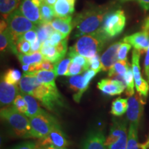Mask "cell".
Returning <instances> with one entry per match:
<instances>
[{
  "mask_svg": "<svg viewBox=\"0 0 149 149\" xmlns=\"http://www.w3.org/2000/svg\"><path fill=\"white\" fill-rule=\"evenodd\" d=\"M66 37H67L64 36V35L61 34V33H59L57 31H55L53 33H52L48 40H49L50 44H51V46H55L58 44H59L61 41L64 40V39H66Z\"/></svg>",
  "mask_w": 149,
  "mask_h": 149,
  "instance_id": "38",
  "label": "cell"
},
{
  "mask_svg": "<svg viewBox=\"0 0 149 149\" xmlns=\"http://www.w3.org/2000/svg\"><path fill=\"white\" fill-rule=\"evenodd\" d=\"M24 74L30 76H34L41 83L46 84H55L56 75L54 71H49V70H36L31 72H24Z\"/></svg>",
  "mask_w": 149,
  "mask_h": 149,
  "instance_id": "22",
  "label": "cell"
},
{
  "mask_svg": "<svg viewBox=\"0 0 149 149\" xmlns=\"http://www.w3.org/2000/svg\"><path fill=\"white\" fill-rule=\"evenodd\" d=\"M84 71L85 70L83 68L82 66L71 62V64H70L69 67H68V72H67L66 76L72 77V76L78 75V74H79L80 73H81V72Z\"/></svg>",
  "mask_w": 149,
  "mask_h": 149,
  "instance_id": "41",
  "label": "cell"
},
{
  "mask_svg": "<svg viewBox=\"0 0 149 149\" xmlns=\"http://www.w3.org/2000/svg\"><path fill=\"white\" fill-rule=\"evenodd\" d=\"M7 24L8 29L13 36L15 45L19 37L31 30L37 29L36 24L28 19L19 9L13 11L8 16L7 18Z\"/></svg>",
  "mask_w": 149,
  "mask_h": 149,
  "instance_id": "5",
  "label": "cell"
},
{
  "mask_svg": "<svg viewBox=\"0 0 149 149\" xmlns=\"http://www.w3.org/2000/svg\"><path fill=\"white\" fill-rule=\"evenodd\" d=\"M71 58L70 57H68L66 58L62 59L61 60L59 61L58 62L55 63L54 72H55L56 75L66 76L67 72H68V67L71 64Z\"/></svg>",
  "mask_w": 149,
  "mask_h": 149,
  "instance_id": "33",
  "label": "cell"
},
{
  "mask_svg": "<svg viewBox=\"0 0 149 149\" xmlns=\"http://www.w3.org/2000/svg\"><path fill=\"white\" fill-rule=\"evenodd\" d=\"M140 148H141L142 149H148L149 148V145H148L146 143H144V144L139 145Z\"/></svg>",
  "mask_w": 149,
  "mask_h": 149,
  "instance_id": "49",
  "label": "cell"
},
{
  "mask_svg": "<svg viewBox=\"0 0 149 149\" xmlns=\"http://www.w3.org/2000/svg\"><path fill=\"white\" fill-rule=\"evenodd\" d=\"M0 115L17 136L22 138H34L29 118L19 111L14 105L1 108Z\"/></svg>",
  "mask_w": 149,
  "mask_h": 149,
  "instance_id": "4",
  "label": "cell"
},
{
  "mask_svg": "<svg viewBox=\"0 0 149 149\" xmlns=\"http://www.w3.org/2000/svg\"><path fill=\"white\" fill-rule=\"evenodd\" d=\"M18 39H22V40H26L28 42L31 43L34 42L38 39V35H37V29L31 30V31H28L24 34L21 35L18 37ZM17 39V40H18Z\"/></svg>",
  "mask_w": 149,
  "mask_h": 149,
  "instance_id": "39",
  "label": "cell"
},
{
  "mask_svg": "<svg viewBox=\"0 0 149 149\" xmlns=\"http://www.w3.org/2000/svg\"><path fill=\"white\" fill-rule=\"evenodd\" d=\"M40 52L44 56L45 60L49 61L54 64L58 62L64 57V55L59 53L56 46H48V47L42 48Z\"/></svg>",
  "mask_w": 149,
  "mask_h": 149,
  "instance_id": "23",
  "label": "cell"
},
{
  "mask_svg": "<svg viewBox=\"0 0 149 149\" xmlns=\"http://www.w3.org/2000/svg\"><path fill=\"white\" fill-rule=\"evenodd\" d=\"M36 70H49L54 71L55 64L47 60H44L42 62L35 64Z\"/></svg>",
  "mask_w": 149,
  "mask_h": 149,
  "instance_id": "40",
  "label": "cell"
},
{
  "mask_svg": "<svg viewBox=\"0 0 149 149\" xmlns=\"http://www.w3.org/2000/svg\"><path fill=\"white\" fill-rule=\"evenodd\" d=\"M144 72L149 82V46L144 59Z\"/></svg>",
  "mask_w": 149,
  "mask_h": 149,
  "instance_id": "44",
  "label": "cell"
},
{
  "mask_svg": "<svg viewBox=\"0 0 149 149\" xmlns=\"http://www.w3.org/2000/svg\"><path fill=\"white\" fill-rule=\"evenodd\" d=\"M139 1L141 7L144 10H149V0H137Z\"/></svg>",
  "mask_w": 149,
  "mask_h": 149,
  "instance_id": "46",
  "label": "cell"
},
{
  "mask_svg": "<svg viewBox=\"0 0 149 149\" xmlns=\"http://www.w3.org/2000/svg\"><path fill=\"white\" fill-rule=\"evenodd\" d=\"M68 56L71 58V61L72 63H74V64L82 66L85 71L88 70L89 67H90L89 59L86 58V57L79 55V54L72 53V52L70 51L68 54Z\"/></svg>",
  "mask_w": 149,
  "mask_h": 149,
  "instance_id": "34",
  "label": "cell"
},
{
  "mask_svg": "<svg viewBox=\"0 0 149 149\" xmlns=\"http://www.w3.org/2000/svg\"><path fill=\"white\" fill-rule=\"evenodd\" d=\"M75 0H57L53 6L55 17L65 18L71 17L74 12Z\"/></svg>",
  "mask_w": 149,
  "mask_h": 149,
  "instance_id": "17",
  "label": "cell"
},
{
  "mask_svg": "<svg viewBox=\"0 0 149 149\" xmlns=\"http://www.w3.org/2000/svg\"><path fill=\"white\" fill-rule=\"evenodd\" d=\"M13 105L19 111L26 115L28 111V105L25 99L24 98L23 95H22L21 93L20 94L19 93L17 95L15 100L14 101Z\"/></svg>",
  "mask_w": 149,
  "mask_h": 149,
  "instance_id": "36",
  "label": "cell"
},
{
  "mask_svg": "<svg viewBox=\"0 0 149 149\" xmlns=\"http://www.w3.org/2000/svg\"><path fill=\"white\" fill-rule=\"evenodd\" d=\"M122 42H116L109 46L101 57L102 70L109 71L118 59V51Z\"/></svg>",
  "mask_w": 149,
  "mask_h": 149,
  "instance_id": "16",
  "label": "cell"
},
{
  "mask_svg": "<svg viewBox=\"0 0 149 149\" xmlns=\"http://www.w3.org/2000/svg\"><path fill=\"white\" fill-rule=\"evenodd\" d=\"M40 10L42 24L51 23V22L55 17L53 7L50 6L49 5L46 4V3L42 1L40 3Z\"/></svg>",
  "mask_w": 149,
  "mask_h": 149,
  "instance_id": "29",
  "label": "cell"
},
{
  "mask_svg": "<svg viewBox=\"0 0 149 149\" xmlns=\"http://www.w3.org/2000/svg\"><path fill=\"white\" fill-rule=\"evenodd\" d=\"M19 85L20 92L34 97L48 111H57L64 106V99L56 85L41 83L34 76L24 74Z\"/></svg>",
  "mask_w": 149,
  "mask_h": 149,
  "instance_id": "1",
  "label": "cell"
},
{
  "mask_svg": "<svg viewBox=\"0 0 149 149\" xmlns=\"http://www.w3.org/2000/svg\"><path fill=\"white\" fill-rule=\"evenodd\" d=\"M146 144H148V145H149V137H148V140H147V141H146Z\"/></svg>",
  "mask_w": 149,
  "mask_h": 149,
  "instance_id": "50",
  "label": "cell"
},
{
  "mask_svg": "<svg viewBox=\"0 0 149 149\" xmlns=\"http://www.w3.org/2000/svg\"><path fill=\"white\" fill-rule=\"evenodd\" d=\"M144 102L142 96L140 94L134 95L128 99V109L126 111V117L130 124L139 126V122L144 111Z\"/></svg>",
  "mask_w": 149,
  "mask_h": 149,
  "instance_id": "9",
  "label": "cell"
},
{
  "mask_svg": "<svg viewBox=\"0 0 149 149\" xmlns=\"http://www.w3.org/2000/svg\"><path fill=\"white\" fill-rule=\"evenodd\" d=\"M138 126L134 124H130L129 130L128 134V141L126 149H139L138 133H137Z\"/></svg>",
  "mask_w": 149,
  "mask_h": 149,
  "instance_id": "27",
  "label": "cell"
},
{
  "mask_svg": "<svg viewBox=\"0 0 149 149\" xmlns=\"http://www.w3.org/2000/svg\"><path fill=\"white\" fill-rule=\"evenodd\" d=\"M38 1H40V2H42V1H44V0H38Z\"/></svg>",
  "mask_w": 149,
  "mask_h": 149,
  "instance_id": "51",
  "label": "cell"
},
{
  "mask_svg": "<svg viewBox=\"0 0 149 149\" xmlns=\"http://www.w3.org/2000/svg\"><path fill=\"white\" fill-rule=\"evenodd\" d=\"M131 45L127 43H122L121 44L118 51V60L120 61H127V55L129 51L131 48Z\"/></svg>",
  "mask_w": 149,
  "mask_h": 149,
  "instance_id": "37",
  "label": "cell"
},
{
  "mask_svg": "<svg viewBox=\"0 0 149 149\" xmlns=\"http://www.w3.org/2000/svg\"><path fill=\"white\" fill-rule=\"evenodd\" d=\"M126 83V94L128 97H132L135 94V80L132 66H129L128 71L124 76Z\"/></svg>",
  "mask_w": 149,
  "mask_h": 149,
  "instance_id": "31",
  "label": "cell"
},
{
  "mask_svg": "<svg viewBox=\"0 0 149 149\" xmlns=\"http://www.w3.org/2000/svg\"><path fill=\"white\" fill-rule=\"evenodd\" d=\"M55 31V29L52 26L51 23L42 24L37 27V35L38 39L41 42L43 43L48 39H49L52 33Z\"/></svg>",
  "mask_w": 149,
  "mask_h": 149,
  "instance_id": "30",
  "label": "cell"
},
{
  "mask_svg": "<svg viewBox=\"0 0 149 149\" xmlns=\"http://www.w3.org/2000/svg\"><path fill=\"white\" fill-rule=\"evenodd\" d=\"M123 42L129 44L134 48L144 53L148 50L149 46V31L147 30L141 29V31L128 35L123 39Z\"/></svg>",
  "mask_w": 149,
  "mask_h": 149,
  "instance_id": "12",
  "label": "cell"
},
{
  "mask_svg": "<svg viewBox=\"0 0 149 149\" xmlns=\"http://www.w3.org/2000/svg\"><path fill=\"white\" fill-rule=\"evenodd\" d=\"M68 84L70 89H72L75 93L73 95V100L79 103L83 93L88 88V86L85 83L84 75L78 74V75L72 76L68 79Z\"/></svg>",
  "mask_w": 149,
  "mask_h": 149,
  "instance_id": "18",
  "label": "cell"
},
{
  "mask_svg": "<svg viewBox=\"0 0 149 149\" xmlns=\"http://www.w3.org/2000/svg\"><path fill=\"white\" fill-rule=\"evenodd\" d=\"M81 149H108L105 136L102 131L100 130H91L84 139Z\"/></svg>",
  "mask_w": 149,
  "mask_h": 149,
  "instance_id": "14",
  "label": "cell"
},
{
  "mask_svg": "<svg viewBox=\"0 0 149 149\" xmlns=\"http://www.w3.org/2000/svg\"><path fill=\"white\" fill-rule=\"evenodd\" d=\"M129 66L130 64L127 61L118 60L109 70V77H115L117 75L124 77Z\"/></svg>",
  "mask_w": 149,
  "mask_h": 149,
  "instance_id": "26",
  "label": "cell"
},
{
  "mask_svg": "<svg viewBox=\"0 0 149 149\" xmlns=\"http://www.w3.org/2000/svg\"><path fill=\"white\" fill-rule=\"evenodd\" d=\"M7 48H10L15 55L18 53L13 36L8 28L4 31L1 32L0 35V50L3 52L5 51Z\"/></svg>",
  "mask_w": 149,
  "mask_h": 149,
  "instance_id": "21",
  "label": "cell"
},
{
  "mask_svg": "<svg viewBox=\"0 0 149 149\" xmlns=\"http://www.w3.org/2000/svg\"><path fill=\"white\" fill-rule=\"evenodd\" d=\"M128 109L127 99L117 98L113 102L111 113L115 116H122L126 113Z\"/></svg>",
  "mask_w": 149,
  "mask_h": 149,
  "instance_id": "28",
  "label": "cell"
},
{
  "mask_svg": "<svg viewBox=\"0 0 149 149\" xmlns=\"http://www.w3.org/2000/svg\"><path fill=\"white\" fill-rule=\"evenodd\" d=\"M56 1H57V0H44V2L46 3V4L49 5L50 6L53 7V6L55 4Z\"/></svg>",
  "mask_w": 149,
  "mask_h": 149,
  "instance_id": "48",
  "label": "cell"
},
{
  "mask_svg": "<svg viewBox=\"0 0 149 149\" xmlns=\"http://www.w3.org/2000/svg\"><path fill=\"white\" fill-rule=\"evenodd\" d=\"M37 146H53L57 148H66L69 145L64 133L60 126L53 129L47 136L42 139H38L35 142Z\"/></svg>",
  "mask_w": 149,
  "mask_h": 149,
  "instance_id": "11",
  "label": "cell"
},
{
  "mask_svg": "<svg viewBox=\"0 0 149 149\" xmlns=\"http://www.w3.org/2000/svg\"><path fill=\"white\" fill-rule=\"evenodd\" d=\"M97 88L104 94L113 96L122 94L126 85L116 79H104L99 81Z\"/></svg>",
  "mask_w": 149,
  "mask_h": 149,
  "instance_id": "15",
  "label": "cell"
},
{
  "mask_svg": "<svg viewBox=\"0 0 149 149\" xmlns=\"http://www.w3.org/2000/svg\"><path fill=\"white\" fill-rule=\"evenodd\" d=\"M16 48L18 53L26 54V55L31 53V43L26 40L18 39L16 42Z\"/></svg>",
  "mask_w": 149,
  "mask_h": 149,
  "instance_id": "35",
  "label": "cell"
},
{
  "mask_svg": "<svg viewBox=\"0 0 149 149\" xmlns=\"http://www.w3.org/2000/svg\"><path fill=\"white\" fill-rule=\"evenodd\" d=\"M21 72L17 69H8L3 75V80L10 84L17 85L22 79Z\"/></svg>",
  "mask_w": 149,
  "mask_h": 149,
  "instance_id": "32",
  "label": "cell"
},
{
  "mask_svg": "<svg viewBox=\"0 0 149 149\" xmlns=\"http://www.w3.org/2000/svg\"><path fill=\"white\" fill-rule=\"evenodd\" d=\"M125 1H128V0H125Z\"/></svg>",
  "mask_w": 149,
  "mask_h": 149,
  "instance_id": "52",
  "label": "cell"
},
{
  "mask_svg": "<svg viewBox=\"0 0 149 149\" xmlns=\"http://www.w3.org/2000/svg\"><path fill=\"white\" fill-rule=\"evenodd\" d=\"M42 43L39 40V39H37L35 42L31 43V53L40 51L41 48H42Z\"/></svg>",
  "mask_w": 149,
  "mask_h": 149,
  "instance_id": "45",
  "label": "cell"
},
{
  "mask_svg": "<svg viewBox=\"0 0 149 149\" xmlns=\"http://www.w3.org/2000/svg\"><path fill=\"white\" fill-rule=\"evenodd\" d=\"M89 61H90V68L91 70H95L97 72H99L100 70H102L101 58L98 54H97L92 58L89 59Z\"/></svg>",
  "mask_w": 149,
  "mask_h": 149,
  "instance_id": "42",
  "label": "cell"
},
{
  "mask_svg": "<svg viewBox=\"0 0 149 149\" xmlns=\"http://www.w3.org/2000/svg\"><path fill=\"white\" fill-rule=\"evenodd\" d=\"M17 85L10 84L1 80L0 83V102L1 107L6 108L13 105L16 97L19 94Z\"/></svg>",
  "mask_w": 149,
  "mask_h": 149,
  "instance_id": "13",
  "label": "cell"
},
{
  "mask_svg": "<svg viewBox=\"0 0 149 149\" xmlns=\"http://www.w3.org/2000/svg\"><path fill=\"white\" fill-rule=\"evenodd\" d=\"M51 25L55 29V31H58L64 36L68 37V35L71 32L73 24L72 21V17L65 18L55 17L51 22Z\"/></svg>",
  "mask_w": 149,
  "mask_h": 149,
  "instance_id": "19",
  "label": "cell"
},
{
  "mask_svg": "<svg viewBox=\"0 0 149 149\" xmlns=\"http://www.w3.org/2000/svg\"><path fill=\"white\" fill-rule=\"evenodd\" d=\"M12 149H37L36 144L33 142H24L14 146Z\"/></svg>",
  "mask_w": 149,
  "mask_h": 149,
  "instance_id": "43",
  "label": "cell"
},
{
  "mask_svg": "<svg viewBox=\"0 0 149 149\" xmlns=\"http://www.w3.org/2000/svg\"><path fill=\"white\" fill-rule=\"evenodd\" d=\"M140 52L134 48L132 53V70H133L135 86L136 90L141 96L146 97L149 91L148 83L142 77L141 74L139 59H140Z\"/></svg>",
  "mask_w": 149,
  "mask_h": 149,
  "instance_id": "8",
  "label": "cell"
},
{
  "mask_svg": "<svg viewBox=\"0 0 149 149\" xmlns=\"http://www.w3.org/2000/svg\"><path fill=\"white\" fill-rule=\"evenodd\" d=\"M17 57L22 65L36 64L45 60L44 58V56L40 51L35 52V53L29 54V55L18 53L17 55Z\"/></svg>",
  "mask_w": 149,
  "mask_h": 149,
  "instance_id": "24",
  "label": "cell"
},
{
  "mask_svg": "<svg viewBox=\"0 0 149 149\" xmlns=\"http://www.w3.org/2000/svg\"><path fill=\"white\" fill-rule=\"evenodd\" d=\"M108 39L100 29L96 33L80 37L69 51L91 59L101 51Z\"/></svg>",
  "mask_w": 149,
  "mask_h": 149,
  "instance_id": "3",
  "label": "cell"
},
{
  "mask_svg": "<svg viewBox=\"0 0 149 149\" xmlns=\"http://www.w3.org/2000/svg\"><path fill=\"white\" fill-rule=\"evenodd\" d=\"M36 147H37V149H68L66 148H57V147H55L53 146H37V145H36Z\"/></svg>",
  "mask_w": 149,
  "mask_h": 149,
  "instance_id": "47",
  "label": "cell"
},
{
  "mask_svg": "<svg viewBox=\"0 0 149 149\" xmlns=\"http://www.w3.org/2000/svg\"><path fill=\"white\" fill-rule=\"evenodd\" d=\"M19 0H0V10L3 17L6 19L13 11L17 10Z\"/></svg>",
  "mask_w": 149,
  "mask_h": 149,
  "instance_id": "25",
  "label": "cell"
},
{
  "mask_svg": "<svg viewBox=\"0 0 149 149\" xmlns=\"http://www.w3.org/2000/svg\"><path fill=\"white\" fill-rule=\"evenodd\" d=\"M108 11L109 6H97L78 14L72 21L73 27L76 30L74 37L79 38L83 35L100 31Z\"/></svg>",
  "mask_w": 149,
  "mask_h": 149,
  "instance_id": "2",
  "label": "cell"
},
{
  "mask_svg": "<svg viewBox=\"0 0 149 149\" xmlns=\"http://www.w3.org/2000/svg\"><path fill=\"white\" fill-rule=\"evenodd\" d=\"M40 3L38 0H22L19 10L28 19L40 26L42 24L40 10Z\"/></svg>",
  "mask_w": 149,
  "mask_h": 149,
  "instance_id": "10",
  "label": "cell"
},
{
  "mask_svg": "<svg viewBox=\"0 0 149 149\" xmlns=\"http://www.w3.org/2000/svg\"><path fill=\"white\" fill-rule=\"evenodd\" d=\"M29 120L34 138H44L59 126L57 121L47 113L30 117Z\"/></svg>",
  "mask_w": 149,
  "mask_h": 149,
  "instance_id": "7",
  "label": "cell"
},
{
  "mask_svg": "<svg viewBox=\"0 0 149 149\" xmlns=\"http://www.w3.org/2000/svg\"><path fill=\"white\" fill-rule=\"evenodd\" d=\"M21 94L23 95L24 98L25 99L26 102L28 105V111L26 113V116L30 118L36 115L44 114L46 113L45 111H44L42 108L40 107L39 102L35 99L34 97L28 94H24L22 93Z\"/></svg>",
  "mask_w": 149,
  "mask_h": 149,
  "instance_id": "20",
  "label": "cell"
},
{
  "mask_svg": "<svg viewBox=\"0 0 149 149\" xmlns=\"http://www.w3.org/2000/svg\"><path fill=\"white\" fill-rule=\"evenodd\" d=\"M126 26V16L122 10L107 13L102 24L101 31L108 38L120 34Z\"/></svg>",
  "mask_w": 149,
  "mask_h": 149,
  "instance_id": "6",
  "label": "cell"
}]
</instances>
